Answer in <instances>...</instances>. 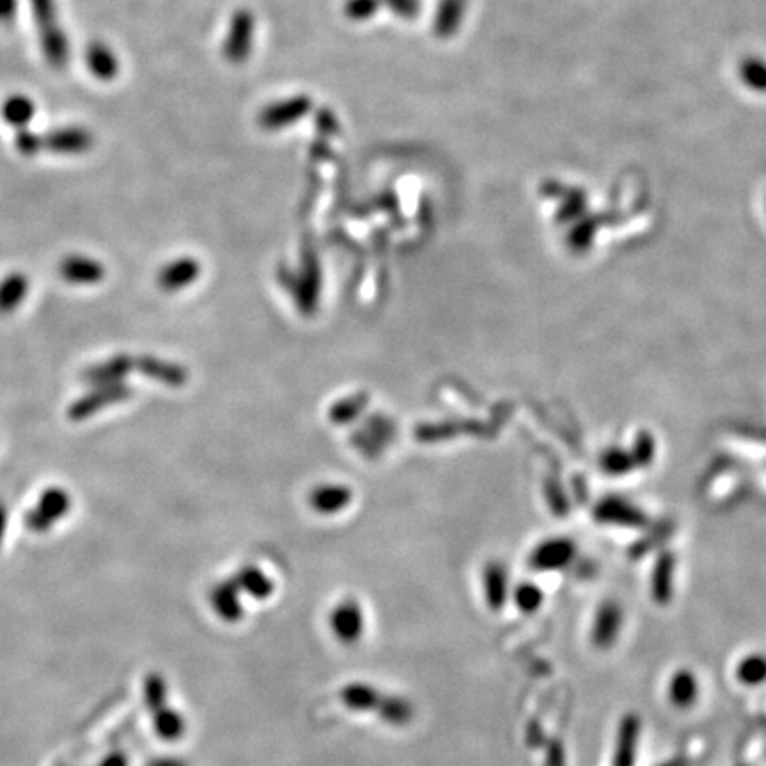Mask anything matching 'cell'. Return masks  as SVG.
I'll return each instance as SVG.
<instances>
[{
    "label": "cell",
    "instance_id": "6da1fadb",
    "mask_svg": "<svg viewBox=\"0 0 766 766\" xmlns=\"http://www.w3.org/2000/svg\"><path fill=\"white\" fill-rule=\"evenodd\" d=\"M34 23L39 36L44 59L53 68H62L68 62V37L59 21L55 0H32Z\"/></svg>",
    "mask_w": 766,
    "mask_h": 766
},
{
    "label": "cell",
    "instance_id": "7a4b0ae2",
    "mask_svg": "<svg viewBox=\"0 0 766 766\" xmlns=\"http://www.w3.org/2000/svg\"><path fill=\"white\" fill-rule=\"evenodd\" d=\"M255 18L251 9H237L231 16L228 34L222 43V55L230 64H244L251 57L254 43Z\"/></svg>",
    "mask_w": 766,
    "mask_h": 766
},
{
    "label": "cell",
    "instance_id": "3957f363",
    "mask_svg": "<svg viewBox=\"0 0 766 766\" xmlns=\"http://www.w3.org/2000/svg\"><path fill=\"white\" fill-rule=\"evenodd\" d=\"M310 110H312L310 96L296 94L266 105L261 110L257 123L266 132H278L302 121L305 116H309Z\"/></svg>",
    "mask_w": 766,
    "mask_h": 766
},
{
    "label": "cell",
    "instance_id": "277c9868",
    "mask_svg": "<svg viewBox=\"0 0 766 766\" xmlns=\"http://www.w3.org/2000/svg\"><path fill=\"white\" fill-rule=\"evenodd\" d=\"M93 135L82 126H62L43 137V149L57 155H82L93 148Z\"/></svg>",
    "mask_w": 766,
    "mask_h": 766
},
{
    "label": "cell",
    "instance_id": "5b68a950",
    "mask_svg": "<svg viewBox=\"0 0 766 766\" xmlns=\"http://www.w3.org/2000/svg\"><path fill=\"white\" fill-rule=\"evenodd\" d=\"M623 626V610L616 601H605L594 616L591 641L594 646L605 649L610 648Z\"/></svg>",
    "mask_w": 766,
    "mask_h": 766
},
{
    "label": "cell",
    "instance_id": "8992f818",
    "mask_svg": "<svg viewBox=\"0 0 766 766\" xmlns=\"http://www.w3.org/2000/svg\"><path fill=\"white\" fill-rule=\"evenodd\" d=\"M330 623L335 637L341 642L344 644L357 642L364 630V616H362L360 605L353 600H346L339 603L330 616Z\"/></svg>",
    "mask_w": 766,
    "mask_h": 766
},
{
    "label": "cell",
    "instance_id": "52a82bcc",
    "mask_svg": "<svg viewBox=\"0 0 766 766\" xmlns=\"http://www.w3.org/2000/svg\"><path fill=\"white\" fill-rule=\"evenodd\" d=\"M132 394V391L119 383H110V385H101L100 389H96L93 394H89L87 398L80 399L78 403L73 405L69 417H73L75 421L78 419H85L89 415H93L96 410L112 405V403H119L123 399H126Z\"/></svg>",
    "mask_w": 766,
    "mask_h": 766
},
{
    "label": "cell",
    "instance_id": "ba28073f",
    "mask_svg": "<svg viewBox=\"0 0 766 766\" xmlns=\"http://www.w3.org/2000/svg\"><path fill=\"white\" fill-rule=\"evenodd\" d=\"M69 508V497L59 490L52 488L43 497L36 510L27 516V527L34 530H46L52 521L59 520Z\"/></svg>",
    "mask_w": 766,
    "mask_h": 766
},
{
    "label": "cell",
    "instance_id": "9c48e42d",
    "mask_svg": "<svg viewBox=\"0 0 766 766\" xmlns=\"http://www.w3.org/2000/svg\"><path fill=\"white\" fill-rule=\"evenodd\" d=\"M85 66L89 73L101 82H110L119 75V59L116 52L103 41H93L87 46Z\"/></svg>",
    "mask_w": 766,
    "mask_h": 766
},
{
    "label": "cell",
    "instance_id": "30bf717a",
    "mask_svg": "<svg viewBox=\"0 0 766 766\" xmlns=\"http://www.w3.org/2000/svg\"><path fill=\"white\" fill-rule=\"evenodd\" d=\"M201 273V264L192 257H181L167 266L158 275V284L165 291H178L190 286Z\"/></svg>",
    "mask_w": 766,
    "mask_h": 766
},
{
    "label": "cell",
    "instance_id": "8fae6325",
    "mask_svg": "<svg viewBox=\"0 0 766 766\" xmlns=\"http://www.w3.org/2000/svg\"><path fill=\"white\" fill-rule=\"evenodd\" d=\"M60 273L68 282H78V284H93L105 277V268L101 262L82 257V255H69L60 264Z\"/></svg>",
    "mask_w": 766,
    "mask_h": 766
},
{
    "label": "cell",
    "instance_id": "7c38bea8",
    "mask_svg": "<svg viewBox=\"0 0 766 766\" xmlns=\"http://www.w3.org/2000/svg\"><path fill=\"white\" fill-rule=\"evenodd\" d=\"M639 733H641L639 719L635 715L625 717L621 726H619V733H617L614 766H633Z\"/></svg>",
    "mask_w": 766,
    "mask_h": 766
},
{
    "label": "cell",
    "instance_id": "4fadbf2b",
    "mask_svg": "<svg viewBox=\"0 0 766 766\" xmlns=\"http://www.w3.org/2000/svg\"><path fill=\"white\" fill-rule=\"evenodd\" d=\"M309 503L314 511L321 514H335L344 510L351 503V492L346 487L339 485H325L316 488L309 496Z\"/></svg>",
    "mask_w": 766,
    "mask_h": 766
},
{
    "label": "cell",
    "instance_id": "5bb4252c",
    "mask_svg": "<svg viewBox=\"0 0 766 766\" xmlns=\"http://www.w3.org/2000/svg\"><path fill=\"white\" fill-rule=\"evenodd\" d=\"M34 116H36V105L25 94H11L2 103V117H4V121L9 126L16 128V130L28 128V125L32 123Z\"/></svg>",
    "mask_w": 766,
    "mask_h": 766
},
{
    "label": "cell",
    "instance_id": "9a60e30c",
    "mask_svg": "<svg viewBox=\"0 0 766 766\" xmlns=\"http://www.w3.org/2000/svg\"><path fill=\"white\" fill-rule=\"evenodd\" d=\"M238 593H240V587L237 585L235 580L224 582L212 591V605L221 617L228 621H237L242 616L244 609H242Z\"/></svg>",
    "mask_w": 766,
    "mask_h": 766
},
{
    "label": "cell",
    "instance_id": "2e32d148",
    "mask_svg": "<svg viewBox=\"0 0 766 766\" xmlns=\"http://www.w3.org/2000/svg\"><path fill=\"white\" fill-rule=\"evenodd\" d=\"M697 694H699L697 678L690 671L681 669L671 678L669 699L674 706L690 708L697 701Z\"/></svg>",
    "mask_w": 766,
    "mask_h": 766
},
{
    "label": "cell",
    "instance_id": "e0dca14e",
    "mask_svg": "<svg viewBox=\"0 0 766 766\" xmlns=\"http://www.w3.org/2000/svg\"><path fill=\"white\" fill-rule=\"evenodd\" d=\"M139 367L144 375H148L149 378L160 380L165 385H173V387H180L187 382L189 375L183 367L169 364V362H162L151 357H144L139 360Z\"/></svg>",
    "mask_w": 766,
    "mask_h": 766
},
{
    "label": "cell",
    "instance_id": "ac0fdd59",
    "mask_svg": "<svg viewBox=\"0 0 766 766\" xmlns=\"http://www.w3.org/2000/svg\"><path fill=\"white\" fill-rule=\"evenodd\" d=\"M462 12H464V0H440L433 18L435 34L440 37L451 36L462 20Z\"/></svg>",
    "mask_w": 766,
    "mask_h": 766
},
{
    "label": "cell",
    "instance_id": "d6986e66",
    "mask_svg": "<svg viewBox=\"0 0 766 766\" xmlns=\"http://www.w3.org/2000/svg\"><path fill=\"white\" fill-rule=\"evenodd\" d=\"M132 360L128 357H116L87 373V380L96 385L119 383L121 378L130 371Z\"/></svg>",
    "mask_w": 766,
    "mask_h": 766
},
{
    "label": "cell",
    "instance_id": "ffe728a7",
    "mask_svg": "<svg viewBox=\"0 0 766 766\" xmlns=\"http://www.w3.org/2000/svg\"><path fill=\"white\" fill-rule=\"evenodd\" d=\"M237 585L242 589V591H246V593H249L253 598H257V600H264V598H268L270 594H271V591H273V584H271V580L261 571V569H257L254 566H247V568H244L240 573H238V577H237Z\"/></svg>",
    "mask_w": 766,
    "mask_h": 766
},
{
    "label": "cell",
    "instance_id": "44dd1931",
    "mask_svg": "<svg viewBox=\"0 0 766 766\" xmlns=\"http://www.w3.org/2000/svg\"><path fill=\"white\" fill-rule=\"evenodd\" d=\"M27 278L20 273L9 275L0 284V312L12 310L27 293Z\"/></svg>",
    "mask_w": 766,
    "mask_h": 766
},
{
    "label": "cell",
    "instance_id": "7402d4cb",
    "mask_svg": "<svg viewBox=\"0 0 766 766\" xmlns=\"http://www.w3.org/2000/svg\"><path fill=\"white\" fill-rule=\"evenodd\" d=\"M485 587H487V600L490 607L499 610L506 601V573L501 566L497 564L488 566L485 575Z\"/></svg>",
    "mask_w": 766,
    "mask_h": 766
},
{
    "label": "cell",
    "instance_id": "603a6c76",
    "mask_svg": "<svg viewBox=\"0 0 766 766\" xmlns=\"http://www.w3.org/2000/svg\"><path fill=\"white\" fill-rule=\"evenodd\" d=\"M737 676L746 687H760L766 683L765 655H751L744 658L737 669Z\"/></svg>",
    "mask_w": 766,
    "mask_h": 766
},
{
    "label": "cell",
    "instance_id": "cb8c5ba5",
    "mask_svg": "<svg viewBox=\"0 0 766 766\" xmlns=\"http://www.w3.org/2000/svg\"><path fill=\"white\" fill-rule=\"evenodd\" d=\"M343 701H344L350 708H355V710L364 712V710L375 708V706L380 703V697H378V692H376L373 687L355 683V685H350V687H346V689H344V692H343Z\"/></svg>",
    "mask_w": 766,
    "mask_h": 766
},
{
    "label": "cell",
    "instance_id": "d4e9b609",
    "mask_svg": "<svg viewBox=\"0 0 766 766\" xmlns=\"http://www.w3.org/2000/svg\"><path fill=\"white\" fill-rule=\"evenodd\" d=\"M155 730L164 740H178L185 731V724L176 712L158 708L155 717Z\"/></svg>",
    "mask_w": 766,
    "mask_h": 766
},
{
    "label": "cell",
    "instance_id": "484cf974",
    "mask_svg": "<svg viewBox=\"0 0 766 766\" xmlns=\"http://www.w3.org/2000/svg\"><path fill=\"white\" fill-rule=\"evenodd\" d=\"M366 405H367V396L366 394L350 396L348 399H343V401H339V403H335L332 407L330 419L334 423H348L353 417H357Z\"/></svg>",
    "mask_w": 766,
    "mask_h": 766
},
{
    "label": "cell",
    "instance_id": "4316f807",
    "mask_svg": "<svg viewBox=\"0 0 766 766\" xmlns=\"http://www.w3.org/2000/svg\"><path fill=\"white\" fill-rule=\"evenodd\" d=\"M569 548L566 544H548L544 548H541L536 557H534V564L537 568H557L560 564H564L569 559Z\"/></svg>",
    "mask_w": 766,
    "mask_h": 766
},
{
    "label": "cell",
    "instance_id": "83f0119b",
    "mask_svg": "<svg viewBox=\"0 0 766 766\" xmlns=\"http://www.w3.org/2000/svg\"><path fill=\"white\" fill-rule=\"evenodd\" d=\"M653 598L658 603H667L671 600L673 594V582H671V564L669 562H660L655 577H653Z\"/></svg>",
    "mask_w": 766,
    "mask_h": 766
},
{
    "label": "cell",
    "instance_id": "f1b7e54d",
    "mask_svg": "<svg viewBox=\"0 0 766 766\" xmlns=\"http://www.w3.org/2000/svg\"><path fill=\"white\" fill-rule=\"evenodd\" d=\"M378 706L382 717L392 724H405L412 717V708L403 699H383Z\"/></svg>",
    "mask_w": 766,
    "mask_h": 766
},
{
    "label": "cell",
    "instance_id": "f546056e",
    "mask_svg": "<svg viewBox=\"0 0 766 766\" xmlns=\"http://www.w3.org/2000/svg\"><path fill=\"white\" fill-rule=\"evenodd\" d=\"M514 601L523 614H534L543 603V593L532 584H523L516 589Z\"/></svg>",
    "mask_w": 766,
    "mask_h": 766
},
{
    "label": "cell",
    "instance_id": "4dcf8cb0",
    "mask_svg": "<svg viewBox=\"0 0 766 766\" xmlns=\"http://www.w3.org/2000/svg\"><path fill=\"white\" fill-rule=\"evenodd\" d=\"M380 7L382 0H346L344 14L351 21H366L371 20Z\"/></svg>",
    "mask_w": 766,
    "mask_h": 766
},
{
    "label": "cell",
    "instance_id": "1f68e13d",
    "mask_svg": "<svg viewBox=\"0 0 766 766\" xmlns=\"http://www.w3.org/2000/svg\"><path fill=\"white\" fill-rule=\"evenodd\" d=\"M382 5H387V9L401 18V20H415L421 14V0H382Z\"/></svg>",
    "mask_w": 766,
    "mask_h": 766
},
{
    "label": "cell",
    "instance_id": "d6a6232c",
    "mask_svg": "<svg viewBox=\"0 0 766 766\" xmlns=\"http://www.w3.org/2000/svg\"><path fill=\"white\" fill-rule=\"evenodd\" d=\"M16 149H18L21 155L34 157V155H37V153L43 149V137H41V135H36V133H34V132H30L28 128L18 130V135H16Z\"/></svg>",
    "mask_w": 766,
    "mask_h": 766
},
{
    "label": "cell",
    "instance_id": "836d02e7",
    "mask_svg": "<svg viewBox=\"0 0 766 766\" xmlns=\"http://www.w3.org/2000/svg\"><path fill=\"white\" fill-rule=\"evenodd\" d=\"M146 694H148V703L151 708H155V712L158 708H162L164 701H165V685L158 676H153L148 680L146 683Z\"/></svg>",
    "mask_w": 766,
    "mask_h": 766
},
{
    "label": "cell",
    "instance_id": "e575fe53",
    "mask_svg": "<svg viewBox=\"0 0 766 766\" xmlns=\"http://www.w3.org/2000/svg\"><path fill=\"white\" fill-rule=\"evenodd\" d=\"M316 125H318V130H319L325 137L335 135V133L339 132V125H337L335 116H334L330 110H325V109L318 112V116H316Z\"/></svg>",
    "mask_w": 766,
    "mask_h": 766
},
{
    "label": "cell",
    "instance_id": "d590c367",
    "mask_svg": "<svg viewBox=\"0 0 766 766\" xmlns=\"http://www.w3.org/2000/svg\"><path fill=\"white\" fill-rule=\"evenodd\" d=\"M18 0H0V23H7L16 16Z\"/></svg>",
    "mask_w": 766,
    "mask_h": 766
},
{
    "label": "cell",
    "instance_id": "8d00e7d4",
    "mask_svg": "<svg viewBox=\"0 0 766 766\" xmlns=\"http://www.w3.org/2000/svg\"><path fill=\"white\" fill-rule=\"evenodd\" d=\"M548 766H564V754L559 746H553L548 754Z\"/></svg>",
    "mask_w": 766,
    "mask_h": 766
},
{
    "label": "cell",
    "instance_id": "74e56055",
    "mask_svg": "<svg viewBox=\"0 0 766 766\" xmlns=\"http://www.w3.org/2000/svg\"><path fill=\"white\" fill-rule=\"evenodd\" d=\"M4 528H5V511H4V508L0 506V539H2Z\"/></svg>",
    "mask_w": 766,
    "mask_h": 766
},
{
    "label": "cell",
    "instance_id": "f35d334b",
    "mask_svg": "<svg viewBox=\"0 0 766 766\" xmlns=\"http://www.w3.org/2000/svg\"><path fill=\"white\" fill-rule=\"evenodd\" d=\"M105 766H125V760H123V758H117V756H116V758L109 760V762L105 763Z\"/></svg>",
    "mask_w": 766,
    "mask_h": 766
},
{
    "label": "cell",
    "instance_id": "ab89813d",
    "mask_svg": "<svg viewBox=\"0 0 766 766\" xmlns=\"http://www.w3.org/2000/svg\"><path fill=\"white\" fill-rule=\"evenodd\" d=\"M660 766H685V762H683V760H673V762L664 763V765Z\"/></svg>",
    "mask_w": 766,
    "mask_h": 766
}]
</instances>
